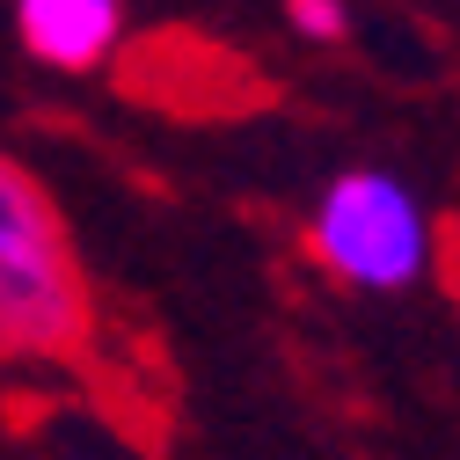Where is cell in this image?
Instances as JSON below:
<instances>
[{"instance_id":"1","label":"cell","mask_w":460,"mask_h":460,"mask_svg":"<svg viewBox=\"0 0 460 460\" xmlns=\"http://www.w3.org/2000/svg\"><path fill=\"white\" fill-rule=\"evenodd\" d=\"M88 343V278L66 212L15 154H0V366L74 358Z\"/></svg>"},{"instance_id":"3","label":"cell","mask_w":460,"mask_h":460,"mask_svg":"<svg viewBox=\"0 0 460 460\" xmlns=\"http://www.w3.org/2000/svg\"><path fill=\"white\" fill-rule=\"evenodd\" d=\"M22 51L51 74H95L125 44V0H15Z\"/></svg>"},{"instance_id":"4","label":"cell","mask_w":460,"mask_h":460,"mask_svg":"<svg viewBox=\"0 0 460 460\" xmlns=\"http://www.w3.org/2000/svg\"><path fill=\"white\" fill-rule=\"evenodd\" d=\"M285 22H293V37H307V44H336L343 30H351V8H343V0H285Z\"/></svg>"},{"instance_id":"2","label":"cell","mask_w":460,"mask_h":460,"mask_svg":"<svg viewBox=\"0 0 460 460\" xmlns=\"http://www.w3.org/2000/svg\"><path fill=\"white\" fill-rule=\"evenodd\" d=\"M307 249L351 293H410L431 270V212L394 168H343L314 198Z\"/></svg>"}]
</instances>
